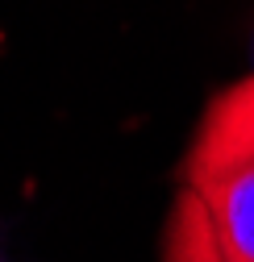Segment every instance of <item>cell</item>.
Masks as SVG:
<instances>
[{
	"mask_svg": "<svg viewBox=\"0 0 254 262\" xmlns=\"http://www.w3.org/2000/svg\"><path fill=\"white\" fill-rule=\"evenodd\" d=\"M183 175L229 262H254V75L213 96Z\"/></svg>",
	"mask_w": 254,
	"mask_h": 262,
	"instance_id": "obj_1",
	"label": "cell"
},
{
	"mask_svg": "<svg viewBox=\"0 0 254 262\" xmlns=\"http://www.w3.org/2000/svg\"><path fill=\"white\" fill-rule=\"evenodd\" d=\"M163 262H229V254L221 250L217 229L208 212L192 191H183L175 200L171 225H167V242H163Z\"/></svg>",
	"mask_w": 254,
	"mask_h": 262,
	"instance_id": "obj_2",
	"label": "cell"
}]
</instances>
